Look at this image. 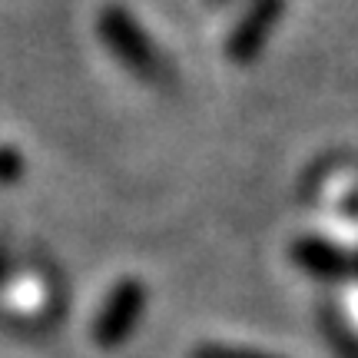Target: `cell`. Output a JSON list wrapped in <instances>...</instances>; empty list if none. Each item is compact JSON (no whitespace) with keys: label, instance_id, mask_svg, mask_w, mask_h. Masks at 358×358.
Masks as SVG:
<instances>
[{"label":"cell","instance_id":"obj_7","mask_svg":"<svg viewBox=\"0 0 358 358\" xmlns=\"http://www.w3.org/2000/svg\"><path fill=\"white\" fill-rule=\"evenodd\" d=\"M352 266H355V272H358V259H355V262H352Z\"/></svg>","mask_w":358,"mask_h":358},{"label":"cell","instance_id":"obj_3","mask_svg":"<svg viewBox=\"0 0 358 358\" xmlns=\"http://www.w3.org/2000/svg\"><path fill=\"white\" fill-rule=\"evenodd\" d=\"M143 308H146V289L140 279H123L116 285L106 306H103L100 319H96V342L106 348L127 342L136 322L143 319Z\"/></svg>","mask_w":358,"mask_h":358},{"label":"cell","instance_id":"obj_4","mask_svg":"<svg viewBox=\"0 0 358 358\" xmlns=\"http://www.w3.org/2000/svg\"><path fill=\"white\" fill-rule=\"evenodd\" d=\"M292 259H295V266H302L306 272L319 275V279H329V282L345 279L348 272L355 268L342 245L329 243L322 236H302V239H295Z\"/></svg>","mask_w":358,"mask_h":358},{"label":"cell","instance_id":"obj_5","mask_svg":"<svg viewBox=\"0 0 358 358\" xmlns=\"http://www.w3.org/2000/svg\"><path fill=\"white\" fill-rule=\"evenodd\" d=\"M192 358H279V355H266V352L243 348V345H219V342H209V345L196 348Z\"/></svg>","mask_w":358,"mask_h":358},{"label":"cell","instance_id":"obj_6","mask_svg":"<svg viewBox=\"0 0 358 358\" xmlns=\"http://www.w3.org/2000/svg\"><path fill=\"white\" fill-rule=\"evenodd\" d=\"M24 173V159L20 153H13L7 146H0V182H13V179H20Z\"/></svg>","mask_w":358,"mask_h":358},{"label":"cell","instance_id":"obj_2","mask_svg":"<svg viewBox=\"0 0 358 358\" xmlns=\"http://www.w3.org/2000/svg\"><path fill=\"white\" fill-rule=\"evenodd\" d=\"M282 13H285V0H249L245 13L236 20V27L226 37V57L232 64H252L266 50Z\"/></svg>","mask_w":358,"mask_h":358},{"label":"cell","instance_id":"obj_1","mask_svg":"<svg viewBox=\"0 0 358 358\" xmlns=\"http://www.w3.org/2000/svg\"><path fill=\"white\" fill-rule=\"evenodd\" d=\"M96 37L113 53L116 64L143 83H163L169 77V64L163 50H156L153 37L143 30V24L127 7L103 3L96 13Z\"/></svg>","mask_w":358,"mask_h":358}]
</instances>
